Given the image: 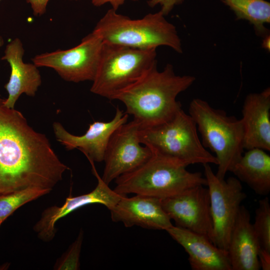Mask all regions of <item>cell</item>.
I'll return each mask as SVG.
<instances>
[{"label":"cell","instance_id":"1","mask_svg":"<svg viewBox=\"0 0 270 270\" xmlns=\"http://www.w3.org/2000/svg\"><path fill=\"white\" fill-rule=\"evenodd\" d=\"M0 98V196L29 188L52 190L69 168L42 134Z\"/></svg>","mask_w":270,"mask_h":270},{"label":"cell","instance_id":"2","mask_svg":"<svg viewBox=\"0 0 270 270\" xmlns=\"http://www.w3.org/2000/svg\"><path fill=\"white\" fill-rule=\"evenodd\" d=\"M196 78L175 74L171 64L162 71L154 66L142 77L114 98L126 106V113L133 116L140 128L150 127L171 119L182 108L177 96L189 88Z\"/></svg>","mask_w":270,"mask_h":270},{"label":"cell","instance_id":"3","mask_svg":"<svg viewBox=\"0 0 270 270\" xmlns=\"http://www.w3.org/2000/svg\"><path fill=\"white\" fill-rule=\"evenodd\" d=\"M152 152L151 157L140 166L115 180L116 192L122 196L134 194L162 200L194 186L207 185L201 172H189L184 163Z\"/></svg>","mask_w":270,"mask_h":270},{"label":"cell","instance_id":"4","mask_svg":"<svg viewBox=\"0 0 270 270\" xmlns=\"http://www.w3.org/2000/svg\"><path fill=\"white\" fill-rule=\"evenodd\" d=\"M160 10L132 20L108 10L93 31L104 42L140 49H156L160 46L182 52V44L176 27Z\"/></svg>","mask_w":270,"mask_h":270},{"label":"cell","instance_id":"5","mask_svg":"<svg viewBox=\"0 0 270 270\" xmlns=\"http://www.w3.org/2000/svg\"><path fill=\"white\" fill-rule=\"evenodd\" d=\"M189 114L201 134L202 143L215 154L218 169L216 175L224 179L244 154V132L240 119L212 107L206 101L194 98Z\"/></svg>","mask_w":270,"mask_h":270},{"label":"cell","instance_id":"6","mask_svg":"<svg viewBox=\"0 0 270 270\" xmlns=\"http://www.w3.org/2000/svg\"><path fill=\"white\" fill-rule=\"evenodd\" d=\"M194 121L181 108L168 121L140 128V144L162 155L186 166L195 164H217L216 156L202 145Z\"/></svg>","mask_w":270,"mask_h":270},{"label":"cell","instance_id":"7","mask_svg":"<svg viewBox=\"0 0 270 270\" xmlns=\"http://www.w3.org/2000/svg\"><path fill=\"white\" fill-rule=\"evenodd\" d=\"M157 65L156 49L105 43L90 90L112 100Z\"/></svg>","mask_w":270,"mask_h":270},{"label":"cell","instance_id":"8","mask_svg":"<svg viewBox=\"0 0 270 270\" xmlns=\"http://www.w3.org/2000/svg\"><path fill=\"white\" fill-rule=\"evenodd\" d=\"M210 199L212 221V242L227 251L230 234L241 203L246 198L240 182L230 176L218 178L210 164H203Z\"/></svg>","mask_w":270,"mask_h":270},{"label":"cell","instance_id":"9","mask_svg":"<svg viewBox=\"0 0 270 270\" xmlns=\"http://www.w3.org/2000/svg\"><path fill=\"white\" fill-rule=\"evenodd\" d=\"M102 46V40L92 32L72 48L39 54L32 60L38 67L54 69L65 80L74 82L92 81L98 66Z\"/></svg>","mask_w":270,"mask_h":270},{"label":"cell","instance_id":"10","mask_svg":"<svg viewBox=\"0 0 270 270\" xmlns=\"http://www.w3.org/2000/svg\"><path fill=\"white\" fill-rule=\"evenodd\" d=\"M140 124L133 120L120 126L112 134L105 152V166L102 177L106 184L136 170L152 156L149 147L140 144Z\"/></svg>","mask_w":270,"mask_h":270},{"label":"cell","instance_id":"11","mask_svg":"<svg viewBox=\"0 0 270 270\" xmlns=\"http://www.w3.org/2000/svg\"><path fill=\"white\" fill-rule=\"evenodd\" d=\"M198 185L162 200V208L176 226L204 235L211 240L212 221L208 188Z\"/></svg>","mask_w":270,"mask_h":270},{"label":"cell","instance_id":"12","mask_svg":"<svg viewBox=\"0 0 270 270\" xmlns=\"http://www.w3.org/2000/svg\"><path fill=\"white\" fill-rule=\"evenodd\" d=\"M88 160L98 180L96 187L88 194L76 196H69L61 206H52L46 208L34 227V230L42 240L45 242L52 240L56 232V223L69 214L85 206L95 204L104 205L110 210L124 196L112 190L98 174L94 162L90 159Z\"/></svg>","mask_w":270,"mask_h":270},{"label":"cell","instance_id":"13","mask_svg":"<svg viewBox=\"0 0 270 270\" xmlns=\"http://www.w3.org/2000/svg\"><path fill=\"white\" fill-rule=\"evenodd\" d=\"M128 118V114L118 107L110 121H94L90 124L88 130L82 136L71 134L58 122L53 124V130L57 140L67 150L78 148L88 159L100 162L104 160L112 134L120 126L127 122Z\"/></svg>","mask_w":270,"mask_h":270},{"label":"cell","instance_id":"14","mask_svg":"<svg viewBox=\"0 0 270 270\" xmlns=\"http://www.w3.org/2000/svg\"><path fill=\"white\" fill-rule=\"evenodd\" d=\"M111 218L126 228L137 226L148 229L165 230L172 226L164 210L162 199L138 194L123 196L110 210Z\"/></svg>","mask_w":270,"mask_h":270},{"label":"cell","instance_id":"15","mask_svg":"<svg viewBox=\"0 0 270 270\" xmlns=\"http://www.w3.org/2000/svg\"><path fill=\"white\" fill-rule=\"evenodd\" d=\"M166 231L188 254L192 270H232L228 252L206 236L173 225Z\"/></svg>","mask_w":270,"mask_h":270},{"label":"cell","instance_id":"16","mask_svg":"<svg viewBox=\"0 0 270 270\" xmlns=\"http://www.w3.org/2000/svg\"><path fill=\"white\" fill-rule=\"evenodd\" d=\"M242 112L244 149L270 151V88L248 94Z\"/></svg>","mask_w":270,"mask_h":270},{"label":"cell","instance_id":"17","mask_svg":"<svg viewBox=\"0 0 270 270\" xmlns=\"http://www.w3.org/2000/svg\"><path fill=\"white\" fill-rule=\"evenodd\" d=\"M24 52L22 41L16 38L6 45L2 58V60L8 62L11 68L9 80L4 86L8 97L4 100V105L9 108H14L16 102L22 94L34 96L42 84L38 67L34 64L24 62Z\"/></svg>","mask_w":270,"mask_h":270},{"label":"cell","instance_id":"18","mask_svg":"<svg viewBox=\"0 0 270 270\" xmlns=\"http://www.w3.org/2000/svg\"><path fill=\"white\" fill-rule=\"evenodd\" d=\"M260 246L248 210L241 206L227 249L232 270H258Z\"/></svg>","mask_w":270,"mask_h":270},{"label":"cell","instance_id":"19","mask_svg":"<svg viewBox=\"0 0 270 270\" xmlns=\"http://www.w3.org/2000/svg\"><path fill=\"white\" fill-rule=\"evenodd\" d=\"M232 172L256 194L266 196L270 192V156L266 151L253 148L247 150Z\"/></svg>","mask_w":270,"mask_h":270},{"label":"cell","instance_id":"20","mask_svg":"<svg viewBox=\"0 0 270 270\" xmlns=\"http://www.w3.org/2000/svg\"><path fill=\"white\" fill-rule=\"evenodd\" d=\"M234 14L236 19L248 21L256 34H268L266 24L270 23V2L265 0H222Z\"/></svg>","mask_w":270,"mask_h":270},{"label":"cell","instance_id":"21","mask_svg":"<svg viewBox=\"0 0 270 270\" xmlns=\"http://www.w3.org/2000/svg\"><path fill=\"white\" fill-rule=\"evenodd\" d=\"M50 190L29 188L0 196V222L24 204L50 193Z\"/></svg>","mask_w":270,"mask_h":270},{"label":"cell","instance_id":"22","mask_svg":"<svg viewBox=\"0 0 270 270\" xmlns=\"http://www.w3.org/2000/svg\"><path fill=\"white\" fill-rule=\"evenodd\" d=\"M252 226L260 250L270 253V204L268 197L258 201Z\"/></svg>","mask_w":270,"mask_h":270},{"label":"cell","instance_id":"23","mask_svg":"<svg viewBox=\"0 0 270 270\" xmlns=\"http://www.w3.org/2000/svg\"><path fill=\"white\" fill-rule=\"evenodd\" d=\"M84 238L82 230L66 252L56 262L54 269L57 270H78L80 269V257Z\"/></svg>","mask_w":270,"mask_h":270},{"label":"cell","instance_id":"24","mask_svg":"<svg viewBox=\"0 0 270 270\" xmlns=\"http://www.w3.org/2000/svg\"><path fill=\"white\" fill-rule=\"evenodd\" d=\"M184 0H148V6L154 8L158 5L161 7L160 11L164 16L168 15L176 6L182 4Z\"/></svg>","mask_w":270,"mask_h":270},{"label":"cell","instance_id":"25","mask_svg":"<svg viewBox=\"0 0 270 270\" xmlns=\"http://www.w3.org/2000/svg\"><path fill=\"white\" fill-rule=\"evenodd\" d=\"M32 7L33 14L35 16H41L46 11L49 0H26Z\"/></svg>","mask_w":270,"mask_h":270},{"label":"cell","instance_id":"26","mask_svg":"<svg viewBox=\"0 0 270 270\" xmlns=\"http://www.w3.org/2000/svg\"><path fill=\"white\" fill-rule=\"evenodd\" d=\"M131 0L136 2L138 0ZM125 1L126 0H92V4L96 6H100L106 3H109L112 6V8L116 11L118 9L124 4Z\"/></svg>","mask_w":270,"mask_h":270},{"label":"cell","instance_id":"27","mask_svg":"<svg viewBox=\"0 0 270 270\" xmlns=\"http://www.w3.org/2000/svg\"><path fill=\"white\" fill-rule=\"evenodd\" d=\"M258 260L260 268L263 270H270V253L262 250H259Z\"/></svg>","mask_w":270,"mask_h":270},{"label":"cell","instance_id":"28","mask_svg":"<svg viewBox=\"0 0 270 270\" xmlns=\"http://www.w3.org/2000/svg\"><path fill=\"white\" fill-rule=\"evenodd\" d=\"M263 41L262 43V46L264 49L266 50H267L270 51V34H268L264 37L263 38Z\"/></svg>","mask_w":270,"mask_h":270},{"label":"cell","instance_id":"29","mask_svg":"<svg viewBox=\"0 0 270 270\" xmlns=\"http://www.w3.org/2000/svg\"><path fill=\"white\" fill-rule=\"evenodd\" d=\"M4 40L2 36H0V48L4 44Z\"/></svg>","mask_w":270,"mask_h":270},{"label":"cell","instance_id":"30","mask_svg":"<svg viewBox=\"0 0 270 270\" xmlns=\"http://www.w3.org/2000/svg\"><path fill=\"white\" fill-rule=\"evenodd\" d=\"M2 224V223L1 222H0V226L1 224Z\"/></svg>","mask_w":270,"mask_h":270},{"label":"cell","instance_id":"31","mask_svg":"<svg viewBox=\"0 0 270 270\" xmlns=\"http://www.w3.org/2000/svg\"><path fill=\"white\" fill-rule=\"evenodd\" d=\"M2 0H0V1Z\"/></svg>","mask_w":270,"mask_h":270}]
</instances>
